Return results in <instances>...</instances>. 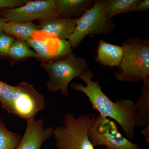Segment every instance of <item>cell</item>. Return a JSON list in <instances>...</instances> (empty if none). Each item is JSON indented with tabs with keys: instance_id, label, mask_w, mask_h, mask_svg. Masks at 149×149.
Returning <instances> with one entry per match:
<instances>
[{
	"instance_id": "obj_1",
	"label": "cell",
	"mask_w": 149,
	"mask_h": 149,
	"mask_svg": "<svg viewBox=\"0 0 149 149\" xmlns=\"http://www.w3.org/2000/svg\"><path fill=\"white\" fill-rule=\"evenodd\" d=\"M94 74L88 69L79 78L86 84L72 83L70 87L75 91L82 92L88 97L93 109L100 115L111 118L120 125L128 139L135 136L136 114L134 101L131 100L120 99L116 102L111 101L103 93L98 81H93Z\"/></svg>"
},
{
	"instance_id": "obj_9",
	"label": "cell",
	"mask_w": 149,
	"mask_h": 149,
	"mask_svg": "<svg viewBox=\"0 0 149 149\" xmlns=\"http://www.w3.org/2000/svg\"><path fill=\"white\" fill-rule=\"evenodd\" d=\"M26 120V130L15 149H41L44 142L53 136L54 128H45L43 118L36 120L34 117Z\"/></svg>"
},
{
	"instance_id": "obj_19",
	"label": "cell",
	"mask_w": 149,
	"mask_h": 149,
	"mask_svg": "<svg viewBox=\"0 0 149 149\" xmlns=\"http://www.w3.org/2000/svg\"><path fill=\"white\" fill-rule=\"evenodd\" d=\"M15 40L3 31L0 32V57H8L9 52Z\"/></svg>"
},
{
	"instance_id": "obj_18",
	"label": "cell",
	"mask_w": 149,
	"mask_h": 149,
	"mask_svg": "<svg viewBox=\"0 0 149 149\" xmlns=\"http://www.w3.org/2000/svg\"><path fill=\"white\" fill-rule=\"evenodd\" d=\"M8 57L19 61L30 58H37V55L30 49L26 41L15 39L9 52Z\"/></svg>"
},
{
	"instance_id": "obj_5",
	"label": "cell",
	"mask_w": 149,
	"mask_h": 149,
	"mask_svg": "<svg viewBox=\"0 0 149 149\" xmlns=\"http://www.w3.org/2000/svg\"><path fill=\"white\" fill-rule=\"evenodd\" d=\"M115 28L114 21L107 16L105 1L96 0L93 6L79 17L74 33L68 41L75 49L87 35H108Z\"/></svg>"
},
{
	"instance_id": "obj_11",
	"label": "cell",
	"mask_w": 149,
	"mask_h": 149,
	"mask_svg": "<svg viewBox=\"0 0 149 149\" xmlns=\"http://www.w3.org/2000/svg\"><path fill=\"white\" fill-rule=\"evenodd\" d=\"M79 17H56L38 20L40 29L56 36L61 40H69L74 33Z\"/></svg>"
},
{
	"instance_id": "obj_17",
	"label": "cell",
	"mask_w": 149,
	"mask_h": 149,
	"mask_svg": "<svg viewBox=\"0 0 149 149\" xmlns=\"http://www.w3.org/2000/svg\"><path fill=\"white\" fill-rule=\"evenodd\" d=\"M22 136L7 128L5 121L0 117V149H15Z\"/></svg>"
},
{
	"instance_id": "obj_20",
	"label": "cell",
	"mask_w": 149,
	"mask_h": 149,
	"mask_svg": "<svg viewBox=\"0 0 149 149\" xmlns=\"http://www.w3.org/2000/svg\"><path fill=\"white\" fill-rule=\"evenodd\" d=\"M29 1L30 0H0V9L19 7Z\"/></svg>"
},
{
	"instance_id": "obj_24",
	"label": "cell",
	"mask_w": 149,
	"mask_h": 149,
	"mask_svg": "<svg viewBox=\"0 0 149 149\" xmlns=\"http://www.w3.org/2000/svg\"><path fill=\"white\" fill-rule=\"evenodd\" d=\"M113 149L110 148H107L106 149Z\"/></svg>"
},
{
	"instance_id": "obj_23",
	"label": "cell",
	"mask_w": 149,
	"mask_h": 149,
	"mask_svg": "<svg viewBox=\"0 0 149 149\" xmlns=\"http://www.w3.org/2000/svg\"><path fill=\"white\" fill-rule=\"evenodd\" d=\"M8 21L3 17H0V32L3 31V26Z\"/></svg>"
},
{
	"instance_id": "obj_3",
	"label": "cell",
	"mask_w": 149,
	"mask_h": 149,
	"mask_svg": "<svg viewBox=\"0 0 149 149\" xmlns=\"http://www.w3.org/2000/svg\"><path fill=\"white\" fill-rule=\"evenodd\" d=\"M41 66L49 75L46 83L48 91L53 93L60 91L63 95L67 97L69 83L83 74L88 69V64L86 59L72 52L64 58L42 62Z\"/></svg>"
},
{
	"instance_id": "obj_8",
	"label": "cell",
	"mask_w": 149,
	"mask_h": 149,
	"mask_svg": "<svg viewBox=\"0 0 149 149\" xmlns=\"http://www.w3.org/2000/svg\"><path fill=\"white\" fill-rule=\"evenodd\" d=\"M0 16L8 22H33L58 17L54 0H39L29 1L23 6L0 9Z\"/></svg>"
},
{
	"instance_id": "obj_21",
	"label": "cell",
	"mask_w": 149,
	"mask_h": 149,
	"mask_svg": "<svg viewBox=\"0 0 149 149\" xmlns=\"http://www.w3.org/2000/svg\"><path fill=\"white\" fill-rule=\"evenodd\" d=\"M149 9V0H143L139 3L135 8L134 12H143L146 11Z\"/></svg>"
},
{
	"instance_id": "obj_12",
	"label": "cell",
	"mask_w": 149,
	"mask_h": 149,
	"mask_svg": "<svg viewBox=\"0 0 149 149\" xmlns=\"http://www.w3.org/2000/svg\"><path fill=\"white\" fill-rule=\"evenodd\" d=\"M59 17H79L93 6L94 0H54Z\"/></svg>"
},
{
	"instance_id": "obj_7",
	"label": "cell",
	"mask_w": 149,
	"mask_h": 149,
	"mask_svg": "<svg viewBox=\"0 0 149 149\" xmlns=\"http://www.w3.org/2000/svg\"><path fill=\"white\" fill-rule=\"evenodd\" d=\"M42 62L64 58L72 52L68 40H61L56 36L40 30L33 33L26 41Z\"/></svg>"
},
{
	"instance_id": "obj_4",
	"label": "cell",
	"mask_w": 149,
	"mask_h": 149,
	"mask_svg": "<svg viewBox=\"0 0 149 149\" xmlns=\"http://www.w3.org/2000/svg\"><path fill=\"white\" fill-rule=\"evenodd\" d=\"M94 115L87 113L75 117L72 113L65 115L63 124L54 129L56 149H95L88 135Z\"/></svg>"
},
{
	"instance_id": "obj_10",
	"label": "cell",
	"mask_w": 149,
	"mask_h": 149,
	"mask_svg": "<svg viewBox=\"0 0 149 149\" xmlns=\"http://www.w3.org/2000/svg\"><path fill=\"white\" fill-rule=\"evenodd\" d=\"M0 102L9 114L21 115L27 106V97L21 84L12 86L0 80Z\"/></svg>"
},
{
	"instance_id": "obj_2",
	"label": "cell",
	"mask_w": 149,
	"mask_h": 149,
	"mask_svg": "<svg viewBox=\"0 0 149 149\" xmlns=\"http://www.w3.org/2000/svg\"><path fill=\"white\" fill-rule=\"evenodd\" d=\"M124 56L115 78L120 82L149 80V39L129 38L123 43Z\"/></svg>"
},
{
	"instance_id": "obj_15",
	"label": "cell",
	"mask_w": 149,
	"mask_h": 149,
	"mask_svg": "<svg viewBox=\"0 0 149 149\" xmlns=\"http://www.w3.org/2000/svg\"><path fill=\"white\" fill-rule=\"evenodd\" d=\"M40 30L39 25L33 22H7L3 26V32L17 40L27 41L32 34Z\"/></svg>"
},
{
	"instance_id": "obj_13",
	"label": "cell",
	"mask_w": 149,
	"mask_h": 149,
	"mask_svg": "<svg viewBox=\"0 0 149 149\" xmlns=\"http://www.w3.org/2000/svg\"><path fill=\"white\" fill-rule=\"evenodd\" d=\"M124 56L122 46L116 45L100 40L96 61L104 66L119 67Z\"/></svg>"
},
{
	"instance_id": "obj_16",
	"label": "cell",
	"mask_w": 149,
	"mask_h": 149,
	"mask_svg": "<svg viewBox=\"0 0 149 149\" xmlns=\"http://www.w3.org/2000/svg\"><path fill=\"white\" fill-rule=\"evenodd\" d=\"M142 0H106V13L109 18L119 14L134 12L136 6Z\"/></svg>"
},
{
	"instance_id": "obj_22",
	"label": "cell",
	"mask_w": 149,
	"mask_h": 149,
	"mask_svg": "<svg viewBox=\"0 0 149 149\" xmlns=\"http://www.w3.org/2000/svg\"><path fill=\"white\" fill-rule=\"evenodd\" d=\"M141 133L145 137L147 143H149V125L146 126V128L141 130Z\"/></svg>"
},
{
	"instance_id": "obj_14",
	"label": "cell",
	"mask_w": 149,
	"mask_h": 149,
	"mask_svg": "<svg viewBox=\"0 0 149 149\" xmlns=\"http://www.w3.org/2000/svg\"><path fill=\"white\" fill-rule=\"evenodd\" d=\"M134 106L136 114L135 127L149 125V80L143 82L140 97Z\"/></svg>"
},
{
	"instance_id": "obj_6",
	"label": "cell",
	"mask_w": 149,
	"mask_h": 149,
	"mask_svg": "<svg viewBox=\"0 0 149 149\" xmlns=\"http://www.w3.org/2000/svg\"><path fill=\"white\" fill-rule=\"evenodd\" d=\"M88 135L94 147L105 146L113 149H140L138 144L134 143L123 136L115 123L109 118L94 115L88 130Z\"/></svg>"
}]
</instances>
